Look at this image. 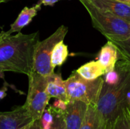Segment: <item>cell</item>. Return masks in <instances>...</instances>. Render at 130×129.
<instances>
[{
  "label": "cell",
  "instance_id": "obj_1",
  "mask_svg": "<svg viewBox=\"0 0 130 129\" xmlns=\"http://www.w3.org/2000/svg\"><path fill=\"white\" fill-rule=\"evenodd\" d=\"M40 33L30 34L21 32L5 36L0 41V78L5 71L28 75L33 70L35 46Z\"/></svg>",
  "mask_w": 130,
  "mask_h": 129
},
{
  "label": "cell",
  "instance_id": "obj_2",
  "mask_svg": "<svg viewBox=\"0 0 130 129\" xmlns=\"http://www.w3.org/2000/svg\"><path fill=\"white\" fill-rule=\"evenodd\" d=\"M120 75L114 84L104 82L97 107L107 122L112 119L126 106H130V65L119 59L116 64Z\"/></svg>",
  "mask_w": 130,
  "mask_h": 129
},
{
  "label": "cell",
  "instance_id": "obj_3",
  "mask_svg": "<svg viewBox=\"0 0 130 129\" xmlns=\"http://www.w3.org/2000/svg\"><path fill=\"white\" fill-rule=\"evenodd\" d=\"M89 14L93 27L110 41H121L130 36V23L101 9L88 0H78Z\"/></svg>",
  "mask_w": 130,
  "mask_h": 129
},
{
  "label": "cell",
  "instance_id": "obj_4",
  "mask_svg": "<svg viewBox=\"0 0 130 129\" xmlns=\"http://www.w3.org/2000/svg\"><path fill=\"white\" fill-rule=\"evenodd\" d=\"M65 82L68 103L80 100L88 105H98L104 84L103 76L95 80H87L74 71Z\"/></svg>",
  "mask_w": 130,
  "mask_h": 129
},
{
  "label": "cell",
  "instance_id": "obj_5",
  "mask_svg": "<svg viewBox=\"0 0 130 129\" xmlns=\"http://www.w3.org/2000/svg\"><path fill=\"white\" fill-rule=\"evenodd\" d=\"M28 76V91L25 103L28 113L34 120L40 119L49 104L50 97L46 91L47 79L34 71Z\"/></svg>",
  "mask_w": 130,
  "mask_h": 129
},
{
  "label": "cell",
  "instance_id": "obj_6",
  "mask_svg": "<svg viewBox=\"0 0 130 129\" xmlns=\"http://www.w3.org/2000/svg\"><path fill=\"white\" fill-rule=\"evenodd\" d=\"M67 33L68 27L61 25L49 37L37 42L34 53L33 71L44 77L54 73V68L51 65V54L54 46L59 42L64 40Z\"/></svg>",
  "mask_w": 130,
  "mask_h": 129
},
{
  "label": "cell",
  "instance_id": "obj_7",
  "mask_svg": "<svg viewBox=\"0 0 130 129\" xmlns=\"http://www.w3.org/2000/svg\"><path fill=\"white\" fill-rule=\"evenodd\" d=\"M34 119L24 105L0 113V129H29Z\"/></svg>",
  "mask_w": 130,
  "mask_h": 129
},
{
  "label": "cell",
  "instance_id": "obj_8",
  "mask_svg": "<svg viewBox=\"0 0 130 129\" xmlns=\"http://www.w3.org/2000/svg\"><path fill=\"white\" fill-rule=\"evenodd\" d=\"M88 105L80 100L69 102L63 111L67 129H80Z\"/></svg>",
  "mask_w": 130,
  "mask_h": 129
},
{
  "label": "cell",
  "instance_id": "obj_9",
  "mask_svg": "<svg viewBox=\"0 0 130 129\" xmlns=\"http://www.w3.org/2000/svg\"><path fill=\"white\" fill-rule=\"evenodd\" d=\"M94 6L130 23V6L118 0H88Z\"/></svg>",
  "mask_w": 130,
  "mask_h": 129
},
{
  "label": "cell",
  "instance_id": "obj_10",
  "mask_svg": "<svg viewBox=\"0 0 130 129\" xmlns=\"http://www.w3.org/2000/svg\"><path fill=\"white\" fill-rule=\"evenodd\" d=\"M41 5L39 3H37L33 7H24L18 16L17 17L16 20L14 21L13 24H11L10 29L6 32V34L11 35L12 33H18L21 32V30L27 27L33 20V18L37 14V12L41 9Z\"/></svg>",
  "mask_w": 130,
  "mask_h": 129
},
{
  "label": "cell",
  "instance_id": "obj_11",
  "mask_svg": "<svg viewBox=\"0 0 130 129\" xmlns=\"http://www.w3.org/2000/svg\"><path fill=\"white\" fill-rule=\"evenodd\" d=\"M47 85L46 91L50 98H56L68 102L66 87L65 80L62 79L61 74L53 73L46 77Z\"/></svg>",
  "mask_w": 130,
  "mask_h": 129
},
{
  "label": "cell",
  "instance_id": "obj_12",
  "mask_svg": "<svg viewBox=\"0 0 130 129\" xmlns=\"http://www.w3.org/2000/svg\"><path fill=\"white\" fill-rule=\"evenodd\" d=\"M118 60L119 53L117 46L110 40H107V43L101 49L98 62L108 72L114 69Z\"/></svg>",
  "mask_w": 130,
  "mask_h": 129
},
{
  "label": "cell",
  "instance_id": "obj_13",
  "mask_svg": "<svg viewBox=\"0 0 130 129\" xmlns=\"http://www.w3.org/2000/svg\"><path fill=\"white\" fill-rule=\"evenodd\" d=\"M107 123V122L101 115L97 106L88 105L80 129H106Z\"/></svg>",
  "mask_w": 130,
  "mask_h": 129
},
{
  "label": "cell",
  "instance_id": "obj_14",
  "mask_svg": "<svg viewBox=\"0 0 130 129\" xmlns=\"http://www.w3.org/2000/svg\"><path fill=\"white\" fill-rule=\"evenodd\" d=\"M77 73L85 79L95 80L104 76L107 71L98 61H91L82 65L76 70Z\"/></svg>",
  "mask_w": 130,
  "mask_h": 129
},
{
  "label": "cell",
  "instance_id": "obj_15",
  "mask_svg": "<svg viewBox=\"0 0 130 129\" xmlns=\"http://www.w3.org/2000/svg\"><path fill=\"white\" fill-rule=\"evenodd\" d=\"M106 129H130V106L123 107L112 119L108 121Z\"/></svg>",
  "mask_w": 130,
  "mask_h": 129
},
{
  "label": "cell",
  "instance_id": "obj_16",
  "mask_svg": "<svg viewBox=\"0 0 130 129\" xmlns=\"http://www.w3.org/2000/svg\"><path fill=\"white\" fill-rule=\"evenodd\" d=\"M69 56L68 46L62 41L59 42L53 48L51 54V65L55 69L57 66H61L64 64Z\"/></svg>",
  "mask_w": 130,
  "mask_h": 129
},
{
  "label": "cell",
  "instance_id": "obj_17",
  "mask_svg": "<svg viewBox=\"0 0 130 129\" xmlns=\"http://www.w3.org/2000/svg\"><path fill=\"white\" fill-rule=\"evenodd\" d=\"M117 47L119 59L124 60L130 65V36L121 41H111Z\"/></svg>",
  "mask_w": 130,
  "mask_h": 129
},
{
  "label": "cell",
  "instance_id": "obj_18",
  "mask_svg": "<svg viewBox=\"0 0 130 129\" xmlns=\"http://www.w3.org/2000/svg\"><path fill=\"white\" fill-rule=\"evenodd\" d=\"M53 114V122L50 129H67L62 110L58 109L53 106H49Z\"/></svg>",
  "mask_w": 130,
  "mask_h": 129
},
{
  "label": "cell",
  "instance_id": "obj_19",
  "mask_svg": "<svg viewBox=\"0 0 130 129\" xmlns=\"http://www.w3.org/2000/svg\"><path fill=\"white\" fill-rule=\"evenodd\" d=\"M67 104H68V102H66V101L59 100V99H56V100L53 103V104L52 106L58 109L64 111L67 106Z\"/></svg>",
  "mask_w": 130,
  "mask_h": 129
},
{
  "label": "cell",
  "instance_id": "obj_20",
  "mask_svg": "<svg viewBox=\"0 0 130 129\" xmlns=\"http://www.w3.org/2000/svg\"><path fill=\"white\" fill-rule=\"evenodd\" d=\"M60 0H39L37 3L40 4L41 5H45V6H53L54 4L58 2Z\"/></svg>",
  "mask_w": 130,
  "mask_h": 129
},
{
  "label": "cell",
  "instance_id": "obj_21",
  "mask_svg": "<svg viewBox=\"0 0 130 129\" xmlns=\"http://www.w3.org/2000/svg\"><path fill=\"white\" fill-rule=\"evenodd\" d=\"M29 129H43L42 124H41V122H40V119L34 120V122H32V124H31V125L30 126Z\"/></svg>",
  "mask_w": 130,
  "mask_h": 129
},
{
  "label": "cell",
  "instance_id": "obj_22",
  "mask_svg": "<svg viewBox=\"0 0 130 129\" xmlns=\"http://www.w3.org/2000/svg\"><path fill=\"white\" fill-rule=\"evenodd\" d=\"M6 92H7V87L4 86L2 88L0 89V100H2L6 96Z\"/></svg>",
  "mask_w": 130,
  "mask_h": 129
},
{
  "label": "cell",
  "instance_id": "obj_23",
  "mask_svg": "<svg viewBox=\"0 0 130 129\" xmlns=\"http://www.w3.org/2000/svg\"><path fill=\"white\" fill-rule=\"evenodd\" d=\"M8 36V35L6 34V32H0V41H1L5 36Z\"/></svg>",
  "mask_w": 130,
  "mask_h": 129
},
{
  "label": "cell",
  "instance_id": "obj_24",
  "mask_svg": "<svg viewBox=\"0 0 130 129\" xmlns=\"http://www.w3.org/2000/svg\"><path fill=\"white\" fill-rule=\"evenodd\" d=\"M118 1H120V2H122L125 3L126 5L130 6V0H118Z\"/></svg>",
  "mask_w": 130,
  "mask_h": 129
},
{
  "label": "cell",
  "instance_id": "obj_25",
  "mask_svg": "<svg viewBox=\"0 0 130 129\" xmlns=\"http://www.w3.org/2000/svg\"><path fill=\"white\" fill-rule=\"evenodd\" d=\"M8 1H11V0H0L1 3H2V2H8Z\"/></svg>",
  "mask_w": 130,
  "mask_h": 129
},
{
  "label": "cell",
  "instance_id": "obj_26",
  "mask_svg": "<svg viewBox=\"0 0 130 129\" xmlns=\"http://www.w3.org/2000/svg\"><path fill=\"white\" fill-rule=\"evenodd\" d=\"M0 3H1V2H0Z\"/></svg>",
  "mask_w": 130,
  "mask_h": 129
}]
</instances>
